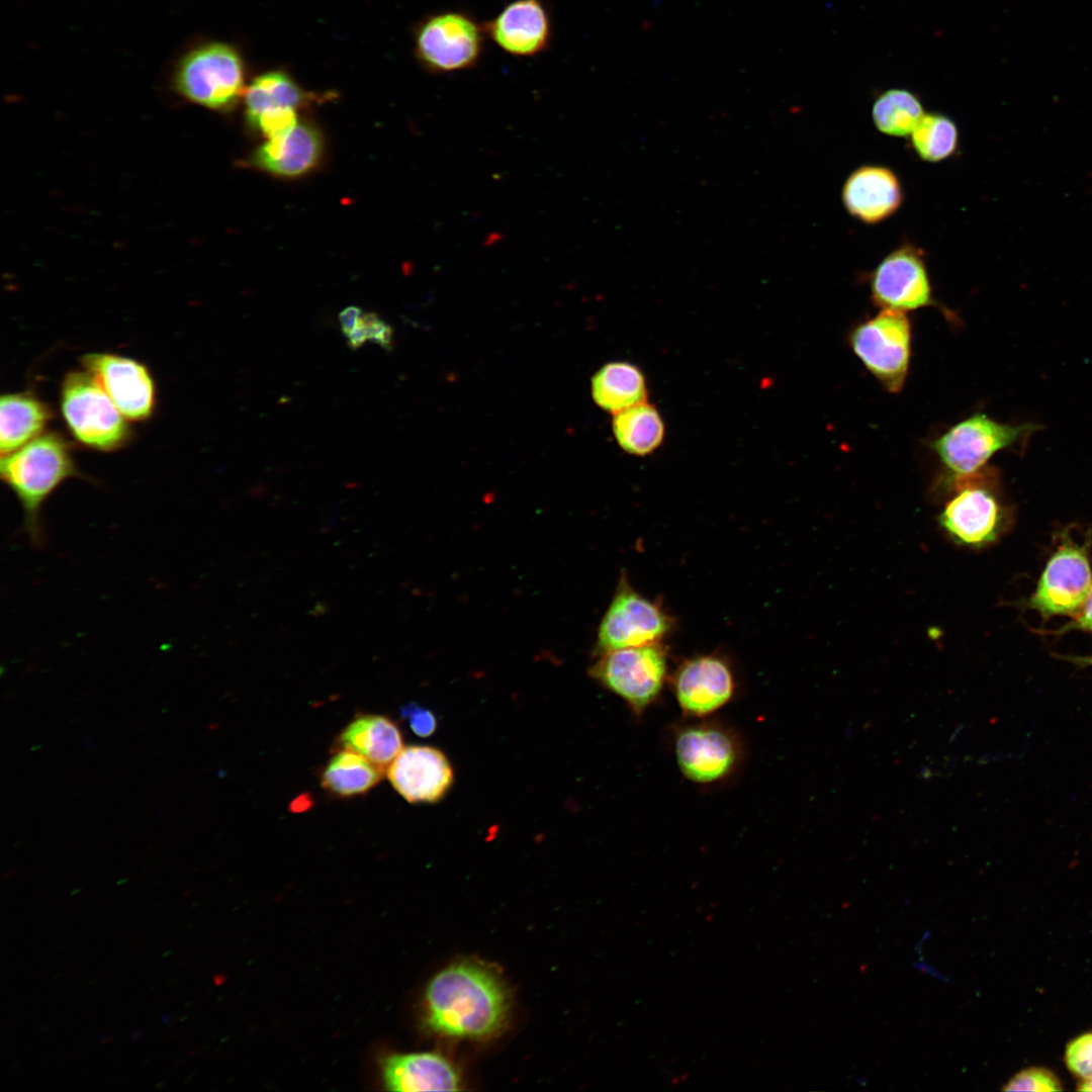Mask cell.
<instances>
[{
    "mask_svg": "<svg viewBox=\"0 0 1092 1092\" xmlns=\"http://www.w3.org/2000/svg\"><path fill=\"white\" fill-rule=\"evenodd\" d=\"M510 993L490 966L455 962L429 982L424 994V1024L438 1035L484 1040L498 1034L510 1013Z\"/></svg>",
    "mask_w": 1092,
    "mask_h": 1092,
    "instance_id": "obj_1",
    "label": "cell"
},
{
    "mask_svg": "<svg viewBox=\"0 0 1092 1092\" xmlns=\"http://www.w3.org/2000/svg\"><path fill=\"white\" fill-rule=\"evenodd\" d=\"M0 475L23 512V530L34 547L46 543L42 509L68 479H88L77 467L71 443L59 432H43L12 453L1 456Z\"/></svg>",
    "mask_w": 1092,
    "mask_h": 1092,
    "instance_id": "obj_2",
    "label": "cell"
},
{
    "mask_svg": "<svg viewBox=\"0 0 1092 1092\" xmlns=\"http://www.w3.org/2000/svg\"><path fill=\"white\" fill-rule=\"evenodd\" d=\"M985 469V468H984ZM950 495L938 515V525L954 544L982 549L998 542L1012 521L1010 506L998 488L995 473L946 479Z\"/></svg>",
    "mask_w": 1092,
    "mask_h": 1092,
    "instance_id": "obj_3",
    "label": "cell"
},
{
    "mask_svg": "<svg viewBox=\"0 0 1092 1092\" xmlns=\"http://www.w3.org/2000/svg\"><path fill=\"white\" fill-rule=\"evenodd\" d=\"M671 750L681 776L698 786L728 782L742 768V737L727 724L711 717L688 719L670 731Z\"/></svg>",
    "mask_w": 1092,
    "mask_h": 1092,
    "instance_id": "obj_4",
    "label": "cell"
},
{
    "mask_svg": "<svg viewBox=\"0 0 1092 1092\" xmlns=\"http://www.w3.org/2000/svg\"><path fill=\"white\" fill-rule=\"evenodd\" d=\"M60 408L71 435L87 448L115 451L132 437L128 420L86 370H74L65 375L60 390Z\"/></svg>",
    "mask_w": 1092,
    "mask_h": 1092,
    "instance_id": "obj_5",
    "label": "cell"
},
{
    "mask_svg": "<svg viewBox=\"0 0 1092 1092\" xmlns=\"http://www.w3.org/2000/svg\"><path fill=\"white\" fill-rule=\"evenodd\" d=\"M589 675L641 717L661 697L669 680L668 650L662 642L597 654Z\"/></svg>",
    "mask_w": 1092,
    "mask_h": 1092,
    "instance_id": "obj_6",
    "label": "cell"
},
{
    "mask_svg": "<svg viewBox=\"0 0 1092 1092\" xmlns=\"http://www.w3.org/2000/svg\"><path fill=\"white\" fill-rule=\"evenodd\" d=\"M487 39L484 24L463 9L429 14L416 26L415 55L428 72L451 74L477 67Z\"/></svg>",
    "mask_w": 1092,
    "mask_h": 1092,
    "instance_id": "obj_7",
    "label": "cell"
},
{
    "mask_svg": "<svg viewBox=\"0 0 1092 1092\" xmlns=\"http://www.w3.org/2000/svg\"><path fill=\"white\" fill-rule=\"evenodd\" d=\"M1037 428L1035 424H1002L976 413L950 427L929 446L948 470L947 479L966 477L984 469L995 453L1025 440Z\"/></svg>",
    "mask_w": 1092,
    "mask_h": 1092,
    "instance_id": "obj_8",
    "label": "cell"
},
{
    "mask_svg": "<svg viewBox=\"0 0 1092 1092\" xmlns=\"http://www.w3.org/2000/svg\"><path fill=\"white\" fill-rule=\"evenodd\" d=\"M855 356L891 393L905 384L911 357V324L905 311L881 308L855 326L848 337Z\"/></svg>",
    "mask_w": 1092,
    "mask_h": 1092,
    "instance_id": "obj_9",
    "label": "cell"
},
{
    "mask_svg": "<svg viewBox=\"0 0 1092 1092\" xmlns=\"http://www.w3.org/2000/svg\"><path fill=\"white\" fill-rule=\"evenodd\" d=\"M1060 540L1025 604L1042 619L1074 617L1092 586L1089 545L1076 541L1068 532Z\"/></svg>",
    "mask_w": 1092,
    "mask_h": 1092,
    "instance_id": "obj_10",
    "label": "cell"
},
{
    "mask_svg": "<svg viewBox=\"0 0 1092 1092\" xmlns=\"http://www.w3.org/2000/svg\"><path fill=\"white\" fill-rule=\"evenodd\" d=\"M674 625L659 604L639 594L622 573L598 629L596 653L662 642Z\"/></svg>",
    "mask_w": 1092,
    "mask_h": 1092,
    "instance_id": "obj_11",
    "label": "cell"
},
{
    "mask_svg": "<svg viewBox=\"0 0 1092 1092\" xmlns=\"http://www.w3.org/2000/svg\"><path fill=\"white\" fill-rule=\"evenodd\" d=\"M245 72L238 52L209 43L189 53L176 74V87L187 99L212 109L234 105L244 89Z\"/></svg>",
    "mask_w": 1092,
    "mask_h": 1092,
    "instance_id": "obj_12",
    "label": "cell"
},
{
    "mask_svg": "<svg viewBox=\"0 0 1092 1092\" xmlns=\"http://www.w3.org/2000/svg\"><path fill=\"white\" fill-rule=\"evenodd\" d=\"M686 719L712 717L736 695V676L720 654H699L681 661L668 680Z\"/></svg>",
    "mask_w": 1092,
    "mask_h": 1092,
    "instance_id": "obj_13",
    "label": "cell"
},
{
    "mask_svg": "<svg viewBox=\"0 0 1092 1092\" xmlns=\"http://www.w3.org/2000/svg\"><path fill=\"white\" fill-rule=\"evenodd\" d=\"M872 299L881 308L909 311L936 305L923 252L904 244L887 255L870 276Z\"/></svg>",
    "mask_w": 1092,
    "mask_h": 1092,
    "instance_id": "obj_14",
    "label": "cell"
},
{
    "mask_svg": "<svg viewBox=\"0 0 1092 1092\" xmlns=\"http://www.w3.org/2000/svg\"><path fill=\"white\" fill-rule=\"evenodd\" d=\"M81 362L128 421L144 422L153 416L156 386L145 364L111 353H89Z\"/></svg>",
    "mask_w": 1092,
    "mask_h": 1092,
    "instance_id": "obj_15",
    "label": "cell"
},
{
    "mask_svg": "<svg viewBox=\"0 0 1092 1092\" xmlns=\"http://www.w3.org/2000/svg\"><path fill=\"white\" fill-rule=\"evenodd\" d=\"M483 24L487 39L516 58L540 56L553 41V18L545 0H512Z\"/></svg>",
    "mask_w": 1092,
    "mask_h": 1092,
    "instance_id": "obj_16",
    "label": "cell"
},
{
    "mask_svg": "<svg viewBox=\"0 0 1092 1092\" xmlns=\"http://www.w3.org/2000/svg\"><path fill=\"white\" fill-rule=\"evenodd\" d=\"M386 775L394 790L413 804L439 801L453 783V769L446 755L431 746L402 748Z\"/></svg>",
    "mask_w": 1092,
    "mask_h": 1092,
    "instance_id": "obj_17",
    "label": "cell"
},
{
    "mask_svg": "<svg viewBox=\"0 0 1092 1092\" xmlns=\"http://www.w3.org/2000/svg\"><path fill=\"white\" fill-rule=\"evenodd\" d=\"M842 202L853 217L877 223L900 207L903 193L900 181L889 168L864 165L854 170L844 182Z\"/></svg>",
    "mask_w": 1092,
    "mask_h": 1092,
    "instance_id": "obj_18",
    "label": "cell"
},
{
    "mask_svg": "<svg viewBox=\"0 0 1092 1092\" xmlns=\"http://www.w3.org/2000/svg\"><path fill=\"white\" fill-rule=\"evenodd\" d=\"M381 1076L389 1091H457L460 1074L439 1053L391 1054L381 1062Z\"/></svg>",
    "mask_w": 1092,
    "mask_h": 1092,
    "instance_id": "obj_19",
    "label": "cell"
},
{
    "mask_svg": "<svg viewBox=\"0 0 1092 1092\" xmlns=\"http://www.w3.org/2000/svg\"><path fill=\"white\" fill-rule=\"evenodd\" d=\"M323 152L320 132L306 123L269 139L253 155L258 168L277 176L296 177L311 170Z\"/></svg>",
    "mask_w": 1092,
    "mask_h": 1092,
    "instance_id": "obj_20",
    "label": "cell"
},
{
    "mask_svg": "<svg viewBox=\"0 0 1092 1092\" xmlns=\"http://www.w3.org/2000/svg\"><path fill=\"white\" fill-rule=\"evenodd\" d=\"M53 412L31 391L9 392L0 400V452L12 453L43 433Z\"/></svg>",
    "mask_w": 1092,
    "mask_h": 1092,
    "instance_id": "obj_21",
    "label": "cell"
},
{
    "mask_svg": "<svg viewBox=\"0 0 1092 1092\" xmlns=\"http://www.w3.org/2000/svg\"><path fill=\"white\" fill-rule=\"evenodd\" d=\"M337 747L357 752L385 771L401 751L402 738L390 719L367 714L355 718L343 729Z\"/></svg>",
    "mask_w": 1092,
    "mask_h": 1092,
    "instance_id": "obj_22",
    "label": "cell"
},
{
    "mask_svg": "<svg viewBox=\"0 0 1092 1092\" xmlns=\"http://www.w3.org/2000/svg\"><path fill=\"white\" fill-rule=\"evenodd\" d=\"M592 393L599 406L616 415L646 401V382L637 366L628 362H612L594 375Z\"/></svg>",
    "mask_w": 1092,
    "mask_h": 1092,
    "instance_id": "obj_23",
    "label": "cell"
},
{
    "mask_svg": "<svg viewBox=\"0 0 1092 1092\" xmlns=\"http://www.w3.org/2000/svg\"><path fill=\"white\" fill-rule=\"evenodd\" d=\"M384 770L363 755L339 749L326 764L322 776V787L338 797H352L364 794L376 786Z\"/></svg>",
    "mask_w": 1092,
    "mask_h": 1092,
    "instance_id": "obj_24",
    "label": "cell"
},
{
    "mask_svg": "<svg viewBox=\"0 0 1092 1092\" xmlns=\"http://www.w3.org/2000/svg\"><path fill=\"white\" fill-rule=\"evenodd\" d=\"M613 431L620 447L633 455L653 452L664 437V424L658 411L647 401L617 413Z\"/></svg>",
    "mask_w": 1092,
    "mask_h": 1092,
    "instance_id": "obj_25",
    "label": "cell"
},
{
    "mask_svg": "<svg viewBox=\"0 0 1092 1092\" xmlns=\"http://www.w3.org/2000/svg\"><path fill=\"white\" fill-rule=\"evenodd\" d=\"M925 112L919 98L906 89H888L874 102L872 116L881 132L892 136L910 135Z\"/></svg>",
    "mask_w": 1092,
    "mask_h": 1092,
    "instance_id": "obj_26",
    "label": "cell"
},
{
    "mask_svg": "<svg viewBox=\"0 0 1092 1092\" xmlns=\"http://www.w3.org/2000/svg\"><path fill=\"white\" fill-rule=\"evenodd\" d=\"M297 84L283 72H267L253 80L245 92L246 115L253 125L264 111L275 107L295 108L303 101Z\"/></svg>",
    "mask_w": 1092,
    "mask_h": 1092,
    "instance_id": "obj_27",
    "label": "cell"
},
{
    "mask_svg": "<svg viewBox=\"0 0 1092 1092\" xmlns=\"http://www.w3.org/2000/svg\"><path fill=\"white\" fill-rule=\"evenodd\" d=\"M911 136L917 156L925 162H940L957 150L959 131L956 123L941 113H925Z\"/></svg>",
    "mask_w": 1092,
    "mask_h": 1092,
    "instance_id": "obj_28",
    "label": "cell"
},
{
    "mask_svg": "<svg viewBox=\"0 0 1092 1092\" xmlns=\"http://www.w3.org/2000/svg\"><path fill=\"white\" fill-rule=\"evenodd\" d=\"M1004 1091L1053 1092L1062 1090L1057 1076L1045 1068L1024 1069L1002 1088Z\"/></svg>",
    "mask_w": 1092,
    "mask_h": 1092,
    "instance_id": "obj_29",
    "label": "cell"
},
{
    "mask_svg": "<svg viewBox=\"0 0 1092 1092\" xmlns=\"http://www.w3.org/2000/svg\"><path fill=\"white\" fill-rule=\"evenodd\" d=\"M1065 1061L1069 1070L1080 1078H1092V1032H1087L1069 1042Z\"/></svg>",
    "mask_w": 1092,
    "mask_h": 1092,
    "instance_id": "obj_30",
    "label": "cell"
},
{
    "mask_svg": "<svg viewBox=\"0 0 1092 1092\" xmlns=\"http://www.w3.org/2000/svg\"><path fill=\"white\" fill-rule=\"evenodd\" d=\"M296 124L295 108L275 107L261 113L252 126L271 139L290 130Z\"/></svg>",
    "mask_w": 1092,
    "mask_h": 1092,
    "instance_id": "obj_31",
    "label": "cell"
},
{
    "mask_svg": "<svg viewBox=\"0 0 1092 1092\" xmlns=\"http://www.w3.org/2000/svg\"><path fill=\"white\" fill-rule=\"evenodd\" d=\"M400 715L408 722L411 729L418 736L427 737L436 730L437 719L429 709L408 703L401 707Z\"/></svg>",
    "mask_w": 1092,
    "mask_h": 1092,
    "instance_id": "obj_32",
    "label": "cell"
},
{
    "mask_svg": "<svg viewBox=\"0 0 1092 1092\" xmlns=\"http://www.w3.org/2000/svg\"><path fill=\"white\" fill-rule=\"evenodd\" d=\"M1070 631L1092 632V586L1082 608L1068 624L1056 630L1042 631V634L1061 635Z\"/></svg>",
    "mask_w": 1092,
    "mask_h": 1092,
    "instance_id": "obj_33",
    "label": "cell"
},
{
    "mask_svg": "<svg viewBox=\"0 0 1092 1092\" xmlns=\"http://www.w3.org/2000/svg\"><path fill=\"white\" fill-rule=\"evenodd\" d=\"M362 313L358 306H349L340 312L339 320L344 335L347 336L356 328Z\"/></svg>",
    "mask_w": 1092,
    "mask_h": 1092,
    "instance_id": "obj_34",
    "label": "cell"
},
{
    "mask_svg": "<svg viewBox=\"0 0 1092 1092\" xmlns=\"http://www.w3.org/2000/svg\"><path fill=\"white\" fill-rule=\"evenodd\" d=\"M347 340L348 346L352 350L360 348L364 344V342L368 340L366 330L361 324L360 320L356 328L347 335Z\"/></svg>",
    "mask_w": 1092,
    "mask_h": 1092,
    "instance_id": "obj_35",
    "label": "cell"
},
{
    "mask_svg": "<svg viewBox=\"0 0 1092 1092\" xmlns=\"http://www.w3.org/2000/svg\"><path fill=\"white\" fill-rule=\"evenodd\" d=\"M1059 658L1069 661L1079 667L1092 666V655L1078 656V655H1059Z\"/></svg>",
    "mask_w": 1092,
    "mask_h": 1092,
    "instance_id": "obj_36",
    "label": "cell"
},
{
    "mask_svg": "<svg viewBox=\"0 0 1092 1092\" xmlns=\"http://www.w3.org/2000/svg\"><path fill=\"white\" fill-rule=\"evenodd\" d=\"M1080 1091H1092V1078L1084 1079L1078 1087Z\"/></svg>",
    "mask_w": 1092,
    "mask_h": 1092,
    "instance_id": "obj_37",
    "label": "cell"
},
{
    "mask_svg": "<svg viewBox=\"0 0 1092 1092\" xmlns=\"http://www.w3.org/2000/svg\"><path fill=\"white\" fill-rule=\"evenodd\" d=\"M142 1036H143V1033L140 1032V1031H132L130 1033V1035H129L130 1039H132V1040H136V1039L141 1038Z\"/></svg>",
    "mask_w": 1092,
    "mask_h": 1092,
    "instance_id": "obj_38",
    "label": "cell"
},
{
    "mask_svg": "<svg viewBox=\"0 0 1092 1092\" xmlns=\"http://www.w3.org/2000/svg\"><path fill=\"white\" fill-rule=\"evenodd\" d=\"M161 1020L163 1022H165L167 1025H172L173 1024V1022L171 1021L172 1019L170 1018L169 1015H163Z\"/></svg>",
    "mask_w": 1092,
    "mask_h": 1092,
    "instance_id": "obj_39",
    "label": "cell"
}]
</instances>
